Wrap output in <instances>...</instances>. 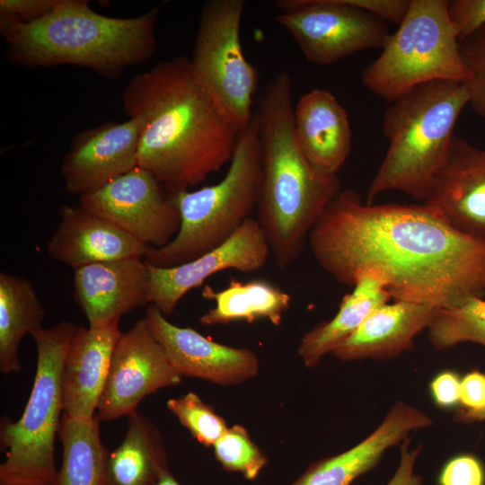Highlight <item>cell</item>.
Returning <instances> with one entry per match:
<instances>
[{
  "label": "cell",
  "instance_id": "26",
  "mask_svg": "<svg viewBox=\"0 0 485 485\" xmlns=\"http://www.w3.org/2000/svg\"><path fill=\"white\" fill-rule=\"evenodd\" d=\"M43 305L25 278L0 273V372L22 371L19 346L22 338L43 328Z\"/></svg>",
  "mask_w": 485,
  "mask_h": 485
},
{
  "label": "cell",
  "instance_id": "33",
  "mask_svg": "<svg viewBox=\"0 0 485 485\" xmlns=\"http://www.w3.org/2000/svg\"><path fill=\"white\" fill-rule=\"evenodd\" d=\"M448 16L461 42L485 24V0L448 1Z\"/></svg>",
  "mask_w": 485,
  "mask_h": 485
},
{
  "label": "cell",
  "instance_id": "25",
  "mask_svg": "<svg viewBox=\"0 0 485 485\" xmlns=\"http://www.w3.org/2000/svg\"><path fill=\"white\" fill-rule=\"evenodd\" d=\"M202 295L215 301V306L199 318L204 326L266 319L278 327L292 300L288 293L265 279L242 282L232 278L225 288L207 287Z\"/></svg>",
  "mask_w": 485,
  "mask_h": 485
},
{
  "label": "cell",
  "instance_id": "1",
  "mask_svg": "<svg viewBox=\"0 0 485 485\" xmlns=\"http://www.w3.org/2000/svg\"><path fill=\"white\" fill-rule=\"evenodd\" d=\"M319 266L353 286L377 275L394 301L453 308L485 295V239L462 234L422 204H363L346 189L327 206L309 238Z\"/></svg>",
  "mask_w": 485,
  "mask_h": 485
},
{
  "label": "cell",
  "instance_id": "7",
  "mask_svg": "<svg viewBox=\"0 0 485 485\" xmlns=\"http://www.w3.org/2000/svg\"><path fill=\"white\" fill-rule=\"evenodd\" d=\"M77 325L64 321L31 336L37 347L33 386L21 418L1 422L0 483L56 485L55 439L64 412L62 379Z\"/></svg>",
  "mask_w": 485,
  "mask_h": 485
},
{
  "label": "cell",
  "instance_id": "24",
  "mask_svg": "<svg viewBox=\"0 0 485 485\" xmlns=\"http://www.w3.org/2000/svg\"><path fill=\"white\" fill-rule=\"evenodd\" d=\"M128 418L122 442L108 452L102 485H154L170 470L162 434L138 411Z\"/></svg>",
  "mask_w": 485,
  "mask_h": 485
},
{
  "label": "cell",
  "instance_id": "32",
  "mask_svg": "<svg viewBox=\"0 0 485 485\" xmlns=\"http://www.w3.org/2000/svg\"><path fill=\"white\" fill-rule=\"evenodd\" d=\"M63 0H1L0 28L30 23L53 12Z\"/></svg>",
  "mask_w": 485,
  "mask_h": 485
},
{
  "label": "cell",
  "instance_id": "18",
  "mask_svg": "<svg viewBox=\"0 0 485 485\" xmlns=\"http://www.w3.org/2000/svg\"><path fill=\"white\" fill-rule=\"evenodd\" d=\"M59 222L46 251L73 269L101 261L144 258L150 247L83 207L61 205Z\"/></svg>",
  "mask_w": 485,
  "mask_h": 485
},
{
  "label": "cell",
  "instance_id": "36",
  "mask_svg": "<svg viewBox=\"0 0 485 485\" xmlns=\"http://www.w3.org/2000/svg\"><path fill=\"white\" fill-rule=\"evenodd\" d=\"M410 439L407 438L400 444V463L396 472L387 485H423L422 478L414 472L415 463L422 448H410Z\"/></svg>",
  "mask_w": 485,
  "mask_h": 485
},
{
  "label": "cell",
  "instance_id": "40",
  "mask_svg": "<svg viewBox=\"0 0 485 485\" xmlns=\"http://www.w3.org/2000/svg\"><path fill=\"white\" fill-rule=\"evenodd\" d=\"M154 485H181L171 471L164 472Z\"/></svg>",
  "mask_w": 485,
  "mask_h": 485
},
{
  "label": "cell",
  "instance_id": "19",
  "mask_svg": "<svg viewBox=\"0 0 485 485\" xmlns=\"http://www.w3.org/2000/svg\"><path fill=\"white\" fill-rule=\"evenodd\" d=\"M431 425L426 413L397 401L365 439L343 453L314 461L290 485H350L373 469L388 448L400 445L411 432Z\"/></svg>",
  "mask_w": 485,
  "mask_h": 485
},
{
  "label": "cell",
  "instance_id": "10",
  "mask_svg": "<svg viewBox=\"0 0 485 485\" xmlns=\"http://www.w3.org/2000/svg\"><path fill=\"white\" fill-rule=\"evenodd\" d=\"M277 22L306 60L328 66L370 48H383L388 25L348 0H278Z\"/></svg>",
  "mask_w": 485,
  "mask_h": 485
},
{
  "label": "cell",
  "instance_id": "21",
  "mask_svg": "<svg viewBox=\"0 0 485 485\" xmlns=\"http://www.w3.org/2000/svg\"><path fill=\"white\" fill-rule=\"evenodd\" d=\"M298 146L310 165L325 175H337L352 148L347 110L326 89L304 94L294 109Z\"/></svg>",
  "mask_w": 485,
  "mask_h": 485
},
{
  "label": "cell",
  "instance_id": "22",
  "mask_svg": "<svg viewBox=\"0 0 485 485\" xmlns=\"http://www.w3.org/2000/svg\"><path fill=\"white\" fill-rule=\"evenodd\" d=\"M437 309L407 301L387 303L374 311L332 355L341 361L396 357L428 328Z\"/></svg>",
  "mask_w": 485,
  "mask_h": 485
},
{
  "label": "cell",
  "instance_id": "29",
  "mask_svg": "<svg viewBox=\"0 0 485 485\" xmlns=\"http://www.w3.org/2000/svg\"><path fill=\"white\" fill-rule=\"evenodd\" d=\"M213 448L216 460L225 471L239 472L248 481L255 480L269 463L268 456L240 424L228 428Z\"/></svg>",
  "mask_w": 485,
  "mask_h": 485
},
{
  "label": "cell",
  "instance_id": "34",
  "mask_svg": "<svg viewBox=\"0 0 485 485\" xmlns=\"http://www.w3.org/2000/svg\"><path fill=\"white\" fill-rule=\"evenodd\" d=\"M438 485H485L484 467L473 455L455 456L442 468Z\"/></svg>",
  "mask_w": 485,
  "mask_h": 485
},
{
  "label": "cell",
  "instance_id": "23",
  "mask_svg": "<svg viewBox=\"0 0 485 485\" xmlns=\"http://www.w3.org/2000/svg\"><path fill=\"white\" fill-rule=\"evenodd\" d=\"M392 299L385 283L375 274L356 275L352 291L346 295L338 313L305 332L301 338L297 354L307 367H313L331 353L376 309Z\"/></svg>",
  "mask_w": 485,
  "mask_h": 485
},
{
  "label": "cell",
  "instance_id": "11",
  "mask_svg": "<svg viewBox=\"0 0 485 485\" xmlns=\"http://www.w3.org/2000/svg\"><path fill=\"white\" fill-rule=\"evenodd\" d=\"M163 190L150 172L137 166L100 190L80 196L79 205L144 245L160 248L168 244L181 227L172 195Z\"/></svg>",
  "mask_w": 485,
  "mask_h": 485
},
{
  "label": "cell",
  "instance_id": "38",
  "mask_svg": "<svg viewBox=\"0 0 485 485\" xmlns=\"http://www.w3.org/2000/svg\"><path fill=\"white\" fill-rule=\"evenodd\" d=\"M460 384L458 375L450 371L437 375L430 384L432 396L437 405L447 408L460 401Z\"/></svg>",
  "mask_w": 485,
  "mask_h": 485
},
{
  "label": "cell",
  "instance_id": "30",
  "mask_svg": "<svg viewBox=\"0 0 485 485\" xmlns=\"http://www.w3.org/2000/svg\"><path fill=\"white\" fill-rule=\"evenodd\" d=\"M166 405L191 436L205 446L213 447L228 428L225 420L215 409L193 392L171 398Z\"/></svg>",
  "mask_w": 485,
  "mask_h": 485
},
{
  "label": "cell",
  "instance_id": "8",
  "mask_svg": "<svg viewBox=\"0 0 485 485\" xmlns=\"http://www.w3.org/2000/svg\"><path fill=\"white\" fill-rule=\"evenodd\" d=\"M468 78L447 0H410L402 22L362 73L364 86L388 102L423 84Z\"/></svg>",
  "mask_w": 485,
  "mask_h": 485
},
{
  "label": "cell",
  "instance_id": "13",
  "mask_svg": "<svg viewBox=\"0 0 485 485\" xmlns=\"http://www.w3.org/2000/svg\"><path fill=\"white\" fill-rule=\"evenodd\" d=\"M270 253L257 219L250 217L225 243L191 261L171 268L146 263L148 304L171 315L181 298L210 276L226 269L256 272L266 265Z\"/></svg>",
  "mask_w": 485,
  "mask_h": 485
},
{
  "label": "cell",
  "instance_id": "37",
  "mask_svg": "<svg viewBox=\"0 0 485 485\" xmlns=\"http://www.w3.org/2000/svg\"><path fill=\"white\" fill-rule=\"evenodd\" d=\"M460 402L466 410H485V375L478 371L468 373L461 381Z\"/></svg>",
  "mask_w": 485,
  "mask_h": 485
},
{
  "label": "cell",
  "instance_id": "6",
  "mask_svg": "<svg viewBox=\"0 0 485 485\" xmlns=\"http://www.w3.org/2000/svg\"><path fill=\"white\" fill-rule=\"evenodd\" d=\"M261 149L255 113L237 137L224 178L196 190L172 194L181 215L176 236L150 247L144 260L158 268L191 261L229 240L257 207L261 183Z\"/></svg>",
  "mask_w": 485,
  "mask_h": 485
},
{
  "label": "cell",
  "instance_id": "2",
  "mask_svg": "<svg viewBox=\"0 0 485 485\" xmlns=\"http://www.w3.org/2000/svg\"><path fill=\"white\" fill-rule=\"evenodd\" d=\"M122 106L140 126L137 166L170 194L203 182L233 157L240 132L184 56L135 75L123 92Z\"/></svg>",
  "mask_w": 485,
  "mask_h": 485
},
{
  "label": "cell",
  "instance_id": "14",
  "mask_svg": "<svg viewBox=\"0 0 485 485\" xmlns=\"http://www.w3.org/2000/svg\"><path fill=\"white\" fill-rule=\"evenodd\" d=\"M145 320L181 377L233 386L252 379L260 371L259 357L252 350L224 345L190 327L175 325L153 304L147 307Z\"/></svg>",
  "mask_w": 485,
  "mask_h": 485
},
{
  "label": "cell",
  "instance_id": "16",
  "mask_svg": "<svg viewBox=\"0 0 485 485\" xmlns=\"http://www.w3.org/2000/svg\"><path fill=\"white\" fill-rule=\"evenodd\" d=\"M423 203L456 231L485 239V148L454 136Z\"/></svg>",
  "mask_w": 485,
  "mask_h": 485
},
{
  "label": "cell",
  "instance_id": "4",
  "mask_svg": "<svg viewBox=\"0 0 485 485\" xmlns=\"http://www.w3.org/2000/svg\"><path fill=\"white\" fill-rule=\"evenodd\" d=\"M160 6L135 17L101 14L84 0H63L45 17L0 28L9 62L27 67L60 65L87 68L109 78L142 64L156 50Z\"/></svg>",
  "mask_w": 485,
  "mask_h": 485
},
{
  "label": "cell",
  "instance_id": "31",
  "mask_svg": "<svg viewBox=\"0 0 485 485\" xmlns=\"http://www.w3.org/2000/svg\"><path fill=\"white\" fill-rule=\"evenodd\" d=\"M459 48L469 73V105L485 119V24L459 42Z\"/></svg>",
  "mask_w": 485,
  "mask_h": 485
},
{
  "label": "cell",
  "instance_id": "5",
  "mask_svg": "<svg viewBox=\"0 0 485 485\" xmlns=\"http://www.w3.org/2000/svg\"><path fill=\"white\" fill-rule=\"evenodd\" d=\"M383 118L386 154L367 190L366 204L380 194L400 191L424 201L444 164L456 121L466 105V83L434 81L399 97Z\"/></svg>",
  "mask_w": 485,
  "mask_h": 485
},
{
  "label": "cell",
  "instance_id": "12",
  "mask_svg": "<svg viewBox=\"0 0 485 485\" xmlns=\"http://www.w3.org/2000/svg\"><path fill=\"white\" fill-rule=\"evenodd\" d=\"M181 380L145 318L140 319L115 346L97 416L104 421L128 417L146 396Z\"/></svg>",
  "mask_w": 485,
  "mask_h": 485
},
{
  "label": "cell",
  "instance_id": "28",
  "mask_svg": "<svg viewBox=\"0 0 485 485\" xmlns=\"http://www.w3.org/2000/svg\"><path fill=\"white\" fill-rule=\"evenodd\" d=\"M430 343L438 350L463 342L485 347V300L473 297L453 308H438L428 328Z\"/></svg>",
  "mask_w": 485,
  "mask_h": 485
},
{
  "label": "cell",
  "instance_id": "9",
  "mask_svg": "<svg viewBox=\"0 0 485 485\" xmlns=\"http://www.w3.org/2000/svg\"><path fill=\"white\" fill-rule=\"evenodd\" d=\"M244 0H208L202 5L190 67L228 120L241 132L251 120L259 74L241 43Z\"/></svg>",
  "mask_w": 485,
  "mask_h": 485
},
{
  "label": "cell",
  "instance_id": "27",
  "mask_svg": "<svg viewBox=\"0 0 485 485\" xmlns=\"http://www.w3.org/2000/svg\"><path fill=\"white\" fill-rule=\"evenodd\" d=\"M100 418L62 414L57 436L63 457L56 485H102L109 450L101 442Z\"/></svg>",
  "mask_w": 485,
  "mask_h": 485
},
{
  "label": "cell",
  "instance_id": "17",
  "mask_svg": "<svg viewBox=\"0 0 485 485\" xmlns=\"http://www.w3.org/2000/svg\"><path fill=\"white\" fill-rule=\"evenodd\" d=\"M148 287L147 264L142 257L74 269V299L93 329L119 323L123 314L148 304Z\"/></svg>",
  "mask_w": 485,
  "mask_h": 485
},
{
  "label": "cell",
  "instance_id": "35",
  "mask_svg": "<svg viewBox=\"0 0 485 485\" xmlns=\"http://www.w3.org/2000/svg\"><path fill=\"white\" fill-rule=\"evenodd\" d=\"M384 22L401 24L410 7V0H348Z\"/></svg>",
  "mask_w": 485,
  "mask_h": 485
},
{
  "label": "cell",
  "instance_id": "15",
  "mask_svg": "<svg viewBox=\"0 0 485 485\" xmlns=\"http://www.w3.org/2000/svg\"><path fill=\"white\" fill-rule=\"evenodd\" d=\"M139 134L133 119L75 134L61 165L67 191L79 197L93 193L137 167Z\"/></svg>",
  "mask_w": 485,
  "mask_h": 485
},
{
  "label": "cell",
  "instance_id": "3",
  "mask_svg": "<svg viewBox=\"0 0 485 485\" xmlns=\"http://www.w3.org/2000/svg\"><path fill=\"white\" fill-rule=\"evenodd\" d=\"M254 113L262 170L256 219L277 267L284 269L300 257L314 225L341 191V181L316 172L298 146L287 71L268 83Z\"/></svg>",
  "mask_w": 485,
  "mask_h": 485
},
{
  "label": "cell",
  "instance_id": "20",
  "mask_svg": "<svg viewBox=\"0 0 485 485\" xmlns=\"http://www.w3.org/2000/svg\"><path fill=\"white\" fill-rule=\"evenodd\" d=\"M122 333L119 323L95 329L77 326L64 364V414L83 419L96 415L113 351Z\"/></svg>",
  "mask_w": 485,
  "mask_h": 485
},
{
  "label": "cell",
  "instance_id": "41",
  "mask_svg": "<svg viewBox=\"0 0 485 485\" xmlns=\"http://www.w3.org/2000/svg\"><path fill=\"white\" fill-rule=\"evenodd\" d=\"M0 485H24V484H19V483H0Z\"/></svg>",
  "mask_w": 485,
  "mask_h": 485
},
{
  "label": "cell",
  "instance_id": "39",
  "mask_svg": "<svg viewBox=\"0 0 485 485\" xmlns=\"http://www.w3.org/2000/svg\"><path fill=\"white\" fill-rule=\"evenodd\" d=\"M457 416L463 421L485 420V410L478 411L463 410Z\"/></svg>",
  "mask_w": 485,
  "mask_h": 485
}]
</instances>
